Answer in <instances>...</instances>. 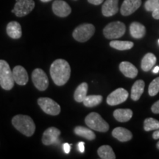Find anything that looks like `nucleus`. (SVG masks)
Returning a JSON list of instances; mask_svg holds the SVG:
<instances>
[{
	"instance_id": "nucleus-16",
	"label": "nucleus",
	"mask_w": 159,
	"mask_h": 159,
	"mask_svg": "<svg viewBox=\"0 0 159 159\" xmlns=\"http://www.w3.org/2000/svg\"><path fill=\"white\" fill-rule=\"evenodd\" d=\"M119 70L128 78H135L138 75V69L136 67L128 61H123L119 64Z\"/></svg>"
},
{
	"instance_id": "nucleus-9",
	"label": "nucleus",
	"mask_w": 159,
	"mask_h": 159,
	"mask_svg": "<svg viewBox=\"0 0 159 159\" xmlns=\"http://www.w3.org/2000/svg\"><path fill=\"white\" fill-rule=\"evenodd\" d=\"M34 7L35 2L33 0H16L12 13H15L18 17H23L29 14Z\"/></svg>"
},
{
	"instance_id": "nucleus-34",
	"label": "nucleus",
	"mask_w": 159,
	"mask_h": 159,
	"mask_svg": "<svg viewBox=\"0 0 159 159\" xmlns=\"http://www.w3.org/2000/svg\"><path fill=\"white\" fill-rule=\"evenodd\" d=\"M88 2L89 3L92 4V5H99L100 4H102L104 2V0H88Z\"/></svg>"
},
{
	"instance_id": "nucleus-20",
	"label": "nucleus",
	"mask_w": 159,
	"mask_h": 159,
	"mask_svg": "<svg viewBox=\"0 0 159 159\" xmlns=\"http://www.w3.org/2000/svg\"><path fill=\"white\" fill-rule=\"evenodd\" d=\"M145 83L142 80H139L135 82L131 89V99L134 101H137L140 99L144 90Z\"/></svg>"
},
{
	"instance_id": "nucleus-23",
	"label": "nucleus",
	"mask_w": 159,
	"mask_h": 159,
	"mask_svg": "<svg viewBox=\"0 0 159 159\" xmlns=\"http://www.w3.org/2000/svg\"><path fill=\"white\" fill-rule=\"evenodd\" d=\"M87 92H88V84L86 83H81L77 86L75 91L74 97L75 101L77 102H83L87 97Z\"/></svg>"
},
{
	"instance_id": "nucleus-28",
	"label": "nucleus",
	"mask_w": 159,
	"mask_h": 159,
	"mask_svg": "<svg viewBox=\"0 0 159 159\" xmlns=\"http://www.w3.org/2000/svg\"><path fill=\"white\" fill-rule=\"evenodd\" d=\"M144 129L145 131L156 130L159 129V121L153 118H148L144 120Z\"/></svg>"
},
{
	"instance_id": "nucleus-10",
	"label": "nucleus",
	"mask_w": 159,
	"mask_h": 159,
	"mask_svg": "<svg viewBox=\"0 0 159 159\" xmlns=\"http://www.w3.org/2000/svg\"><path fill=\"white\" fill-rule=\"evenodd\" d=\"M128 97V92L125 89L119 88L111 92L107 97V103L109 105H117L125 102Z\"/></svg>"
},
{
	"instance_id": "nucleus-11",
	"label": "nucleus",
	"mask_w": 159,
	"mask_h": 159,
	"mask_svg": "<svg viewBox=\"0 0 159 159\" xmlns=\"http://www.w3.org/2000/svg\"><path fill=\"white\" fill-rule=\"evenodd\" d=\"M52 11L59 17H66L71 12V7L65 1L55 0L52 4Z\"/></svg>"
},
{
	"instance_id": "nucleus-18",
	"label": "nucleus",
	"mask_w": 159,
	"mask_h": 159,
	"mask_svg": "<svg viewBox=\"0 0 159 159\" xmlns=\"http://www.w3.org/2000/svg\"><path fill=\"white\" fill-rule=\"evenodd\" d=\"M112 136L119 142H128L133 138V134L130 130L126 128H121V127L115 128L112 131Z\"/></svg>"
},
{
	"instance_id": "nucleus-30",
	"label": "nucleus",
	"mask_w": 159,
	"mask_h": 159,
	"mask_svg": "<svg viewBox=\"0 0 159 159\" xmlns=\"http://www.w3.org/2000/svg\"><path fill=\"white\" fill-rule=\"evenodd\" d=\"M147 11L154 12L159 9V0H148L144 4Z\"/></svg>"
},
{
	"instance_id": "nucleus-1",
	"label": "nucleus",
	"mask_w": 159,
	"mask_h": 159,
	"mask_svg": "<svg viewBox=\"0 0 159 159\" xmlns=\"http://www.w3.org/2000/svg\"><path fill=\"white\" fill-rule=\"evenodd\" d=\"M71 75L69 63L63 59H57L52 63L50 75L55 85L61 86L68 82Z\"/></svg>"
},
{
	"instance_id": "nucleus-7",
	"label": "nucleus",
	"mask_w": 159,
	"mask_h": 159,
	"mask_svg": "<svg viewBox=\"0 0 159 159\" xmlns=\"http://www.w3.org/2000/svg\"><path fill=\"white\" fill-rule=\"evenodd\" d=\"M38 104L43 112L49 115L57 116L61 113V106L55 101L48 97L39 98L38 99Z\"/></svg>"
},
{
	"instance_id": "nucleus-2",
	"label": "nucleus",
	"mask_w": 159,
	"mask_h": 159,
	"mask_svg": "<svg viewBox=\"0 0 159 159\" xmlns=\"http://www.w3.org/2000/svg\"><path fill=\"white\" fill-rule=\"evenodd\" d=\"M12 124L15 128L26 136H31L34 134L35 125L33 119L27 115H16L12 119Z\"/></svg>"
},
{
	"instance_id": "nucleus-40",
	"label": "nucleus",
	"mask_w": 159,
	"mask_h": 159,
	"mask_svg": "<svg viewBox=\"0 0 159 159\" xmlns=\"http://www.w3.org/2000/svg\"><path fill=\"white\" fill-rule=\"evenodd\" d=\"M158 43H159V40H158Z\"/></svg>"
},
{
	"instance_id": "nucleus-25",
	"label": "nucleus",
	"mask_w": 159,
	"mask_h": 159,
	"mask_svg": "<svg viewBox=\"0 0 159 159\" xmlns=\"http://www.w3.org/2000/svg\"><path fill=\"white\" fill-rule=\"evenodd\" d=\"M99 158L102 159H115L116 155H115L114 150L109 145H103L97 150Z\"/></svg>"
},
{
	"instance_id": "nucleus-5",
	"label": "nucleus",
	"mask_w": 159,
	"mask_h": 159,
	"mask_svg": "<svg viewBox=\"0 0 159 159\" xmlns=\"http://www.w3.org/2000/svg\"><path fill=\"white\" fill-rule=\"evenodd\" d=\"M94 33L95 27L94 25L91 24H83L75 29L72 35L79 42H85L94 35Z\"/></svg>"
},
{
	"instance_id": "nucleus-22",
	"label": "nucleus",
	"mask_w": 159,
	"mask_h": 159,
	"mask_svg": "<svg viewBox=\"0 0 159 159\" xmlns=\"http://www.w3.org/2000/svg\"><path fill=\"white\" fill-rule=\"evenodd\" d=\"M156 57L152 53H147L142 60L141 68L144 71H150L156 63Z\"/></svg>"
},
{
	"instance_id": "nucleus-31",
	"label": "nucleus",
	"mask_w": 159,
	"mask_h": 159,
	"mask_svg": "<svg viewBox=\"0 0 159 159\" xmlns=\"http://www.w3.org/2000/svg\"><path fill=\"white\" fill-rule=\"evenodd\" d=\"M151 110H152V113H154V114H159V100L152 105Z\"/></svg>"
},
{
	"instance_id": "nucleus-24",
	"label": "nucleus",
	"mask_w": 159,
	"mask_h": 159,
	"mask_svg": "<svg viewBox=\"0 0 159 159\" xmlns=\"http://www.w3.org/2000/svg\"><path fill=\"white\" fill-rule=\"evenodd\" d=\"M75 134L77 135V136L83 137L88 140H94L96 138L94 133L91 130V128H87L83 126H77L75 128Z\"/></svg>"
},
{
	"instance_id": "nucleus-38",
	"label": "nucleus",
	"mask_w": 159,
	"mask_h": 159,
	"mask_svg": "<svg viewBox=\"0 0 159 159\" xmlns=\"http://www.w3.org/2000/svg\"><path fill=\"white\" fill-rule=\"evenodd\" d=\"M42 2H50L51 0H41Z\"/></svg>"
},
{
	"instance_id": "nucleus-12",
	"label": "nucleus",
	"mask_w": 159,
	"mask_h": 159,
	"mask_svg": "<svg viewBox=\"0 0 159 159\" xmlns=\"http://www.w3.org/2000/svg\"><path fill=\"white\" fill-rule=\"evenodd\" d=\"M60 134H61V131L56 128L51 127V128H47L43 134V144L47 145V146L55 144L58 139Z\"/></svg>"
},
{
	"instance_id": "nucleus-29",
	"label": "nucleus",
	"mask_w": 159,
	"mask_h": 159,
	"mask_svg": "<svg viewBox=\"0 0 159 159\" xmlns=\"http://www.w3.org/2000/svg\"><path fill=\"white\" fill-rule=\"evenodd\" d=\"M148 92L150 96L154 97L159 92V77L154 79L149 85Z\"/></svg>"
},
{
	"instance_id": "nucleus-4",
	"label": "nucleus",
	"mask_w": 159,
	"mask_h": 159,
	"mask_svg": "<svg viewBox=\"0 0 159 159\" xmlns=\"http://www.w3.org/2000/svg\"><path fill=\"white\" fill-rule=\"evenodd\" d=\"M85 122L89 128L99 132L105 133L109 130V125L99 114L92 112L85 117Z\"/></svg>"
},
{
	"instance_id": "nucleus-33",
	"label": "nucleus",
	"mask_w": 159,
	"mask_h": 159,
	"mask_svg": "<svg viewBox=\"0 0 159 159\" xmlns=\"http://www.w3.org/2000/svg\"><path fill=\"white\" fill-rule=\"evenodd\" d=\"M85 143L83 142H80L78 143V144H77V148H78V150L80 152H84V150H85Z\"/></svg>"
},
{
	"instance_id": "nucleus-8",
	"label": "nucleus",
	"mask_w": 159,
	"mask_h": 159,
	"mask_svg": "<svg viewBox=\"0 0 159 159\" xmlns=\"http://www.w3.org/2000/svg\"><path fill=\"white\" fill-rule=\"evenodd\" d=\"M32 80L38 90L45 91L49 86V80L44 71L41 69H35L32 73Z\"/></svg>"
},
{
	"instance_id": "nucleus-37",
	"label": "nucleus",
	"mask_w": 159,
	"mask_h": 159,
	"mask_svg": "<svg viewBox=\"0 0 159 159\" xmlns=\"http://www.w3.org/2000/svg\"><path fill=\"white\" fill-rule=\"evenodd\" d=\"M159 71V66H156L155 68L153 69V70H152V72L155 73V74H156V73H158Z\"/></svg>"
},
{
	"instance_id": "nucleus-19",
	"label": "nucleus",
	"mask_w": 159,
	"mask_h": 159,
	"mask_svg": "<svg viewBox=\"0 0 159 159\" xmlns=\"http://www.w3.org/2000/svg\"><path fill=\"white\" fill-rule=\"evenodd\" d=\"M130 33L131 36L134 39H142L146 34V28L139 22H133L130 26Z\"/></svg>"
},
{
	"instance_id": "nucleus-35",
	"label": "nucleus",
	"mask_w": 159,
	"mask_h": 159,
	"mask_svg": "<svg viewBox=\"0 0 159 159\" xmlns=\"http://www.w3.org/2000/svg\"><path fill=\"white\" fill-rule=\"evenodd\" d=\"M152 17L155 19H159V9L156 10V11L152 12Z\"/></svg>"
},
{
	"instance_id": "nucleus-3",
	"label": "nucleus",
	"mask_w": 159,
	"mask_h": 159,
	"mask_svg": "<svg viewBox=\"0 0 159 159\" xmlns=\"http://www.w3.org/2000/svg\"><path fill=\"white\" fill-rule=\"evenodd\" d=\"M13 71H11L7 62L0 60V85L6 91L11 90L14 85Z\"/></svg>"
},
{
	"instance_id": "nucleus-39",
	"label": "nucleus",
	"mask_w": 159,
	"mask_h": 159,
	"mask_svg": "<svg viewBox=\"0 0 159 159\" xmlns=\"http://www.w3.org/2000/svg\"><path fill=\"white\" fill-rule=\"evenodd\" d=\"M157 148H158L159 150V141H158V142L157 143Z\"/></svg>"
},
{
	"instance_id": "nucleus-17",
	"label": "nucleus",
	"mask_w": 159,
	"mask_h": 159,
	"mask_svg": "<svg viewBox=\"0 0 159 159\" xmlns=\"http://www.w3.org/2000/svg\"><path fill=\"white\" fill-rule=\"evenodd\" d=\"M6 31L7 35L13 39H19L22 35L21 27L17 21H11L7 24Z\"/></svg>"
},
{
	"instance_id": "nucleus-21",
	"label": "nucleus",
	"mask_w": 159,
	"mask_h": 159,
	"mask_svg": "<svg viewBox=\"0 0 159 159\" xmlns=\"http://www.w3.org/2000/svg\"><path fill=\"white\" fill-rule=\"evenodd\" d=\"M114 116L118 122H126L132 118L133 111L130 109H116L114 112Z\"/></svg>"
},
{
	"instance_id": "nucleus-14",
	"label": "nucleus",
	"mask_w": 159,
	"mask_h": 159,
	"mask_svg": "<svg viewBox=\"0 0 159 159\" xmlns=\"http://www.w3.org/2000/svg\"><path fill=\"white\" fill-rule=\"evenodd\" d=\"M13 75L14 81L19 85H25L29 80L28 74L21 66H16L13 68Z\"/></svg>"
},
{
	"instance_id": "nucleus-27",
	"label": "nucleus",
	"mask_w": 159,
	"mask_h": 159,
	"mask_svg": "<svg viewBox=\"0 0 159 159\" xmlns=\"http://www.w3.org/2000/svg\"><path fill=\"white\" fill-rule=\"evenodd\" d=\"M102 97L101 95H90L85 97L83 100V105L88 108H92L102 102Z\"/></svg>"
},
{
	"instance_id": "nucleus-26",
	"label": "nucleus",
	"mask_w": 159,
	"mask_h": 159,
	"mask_svg": "<svg viewBox=\"0 0 159 159\" xmlns=\"http://www.w3.org/2000/svg\"><path fill=\"white\" fill-rule=\"evenodd\" d=\"M134 43L132 41H117L114 40L110 42V46L112 48L116 49L117 50H128L134 47Z\"/></svg>"
},
{
	"instance_id": "nucleus-15",
	"label": "nucleus",
	"mask_w": 159,
	"mask_h": 159,
	"mask_svg": "<svg viewBox=\"0 0 159 159\" xmlns=\"http://www.w3.org/2000/svg\"><path fill=\"white\" fill-rule=\"evenodd\" d=\"M119 0H106L102 7V13L106 17L112 16L119 11Z\"/></svg>"
},
{
	"instance_id": "nucleus-6",
	"label": "nucleus",
	"mask_w": 159,
	"mask_h": 159,
	"mask_svg": "<svg viewBox=\"0 0 159 159\" xmlns=\"http://www.w3.org/2000/svg\"><path fill=\"white\" fill-rule=\"evenodd\" d=\"M126 27L124 23L121 21H114L105 26L103 30V34L108 39H115L122 37L125 34Z\"/></svg>"
},
{
	"instance_id": "nucleus-13",
	"label": "nucleus",
	"mask_w": 159,
	"mask_h": 159,
	"mask_svg": "<svg viewBox=\"0 0 159 159\" xmlns=\"http://www.w3.org/2000/svg\"><path fill=\"white\" fill-rule=\"evenodd\" d=\"M141 4L142 0H125L120 9L121 13L125 16L131 15L139 9Z\"/></svg>"
},
{
	"instance_id": "nucleus-36",
	"label": "nucleus",
	"mask_w": 159,
	"mask_h": 159,
	"mask_svg": "<svg viewBox=\"0 0 159 159\" xmlns=\"http://www.w3.org/2000/svg\"><path fill=\"white\" fill-rule=\"evenodd\" d=\"M152 138L154 139H159V129L156 130V131L152 134Z\"/></svg>"
},
{
	"instance_id": "nucleus-32",
	"label": "nucleus",
	"mask_w": 159,
	"mask_h": 159,
	"mask_svg": "<svg viewBox=\"0 0 159 159\" xmlns=\"http://www.w3.org/2000/svg\"><path fill=\"white\" fill-rule=\"evenodd\" d=\"M63 149L65 153L69 154L71 150V144H69L68 143H65V144H63Z\"/></svg>"
}]
</instances>
